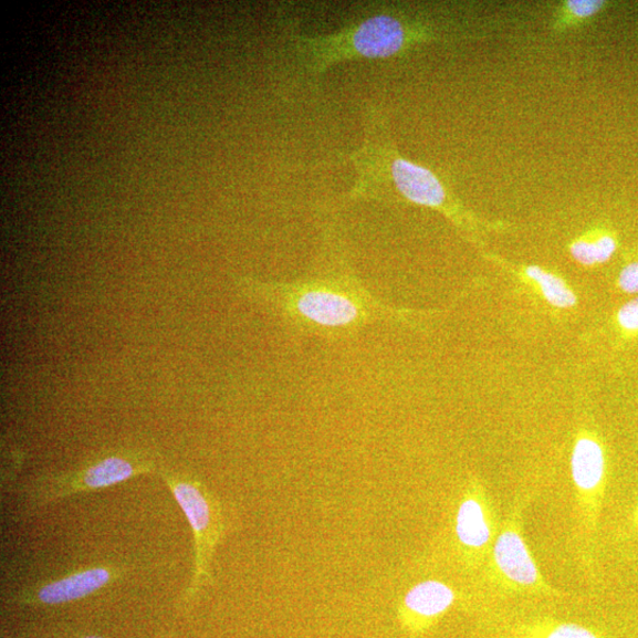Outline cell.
Wrapping results in <instances>:
<instances>
[{"label":"cell","instance_id":"1","mask_svg":"<svg viewBox=\"0 0 638 638\" xmlns=\"http://www.w3.org/2000/svg\"><path fill=\"white\" fill-rule=\"evenodd\" d=\"M462 33L452 14L406 3H375L338 30L315 36L289 21L283 71L289 83L300 87L338 63L404 56L418 45L452 41Z\"/></svg>","mask_w":638,"mask_h":638},{"label":"cell","instance_id":"2","mask_svg":"<svg viewBox=\"0 0 638 638\" xmlns=\"http://www.w3.org/2000/svg\"><path fill=\"white\" fill-rule=\"evenodd\" d=\"M239 287L249 297L273 307L289 324L323 336H347L367 324L404 317L401 310L376 300L348 273H331L295 283L243 279Z\"/></svg>","mask_w":638,"mask_h":638},{"label":"cell","instance_id":"3","mask_svg":"<svg viewBox=\"0 0 638 638\" xmlns=\"http://www.w3.org/2000/svg\"><path fill=\"white\" fill-rule=\"evenodd\" d=\"M348 159L356 171L349 199H401L437 210L463 230L478 228L474 217L433 170L402 157L391 139L383 111H368L364 142Z\"/></svg>","mask_w":638,"mask_h":638},{"label":"cell","instance_id":"4","mask_svg":"<svg viewBox=\"0 0 638 638\" xmlns=\"http://www.w3.org/2000/svg\"><path fill=\"white\" fill-rule=\"evenodd\" d=\"M572 472L583 525L593 529L606 475L605 452L597 440L585 436L578 438L572 458Z\"/></svg>","mask_w":638,"mask_h":638},{"label":"cell","instance_id":"5","mask_svg":"<svg viewBox=\"0 0 638 638\" xmlns=\"http://www.w3.org/2000/svg\"><path fill=\"white\" fill-rule=\"evenodd\" d=\"M496 573L512 586L523 589L546 588L540 568L523 538L519 520L508 521L492 552Z\"/></svg>","mask_w":638,"mask_h":638},{"label":"cell","instance_id":"6","mask_svg":"<svg viewBox=\"0 0 638 638\" xmlns=\"http://www.w3.org/2000/svg\"><path fill=\"white\" fill-rule=\"evenodd\" d=\"M495 519L485 490L471 485L457 513L456 533L466 556L480 558L489 554L495 536Z\"/></svg>","mask_w":638,"mask_h":638},{"label":"cell","instance_id":"7","mask_svg":"<svg viewBox=\"0 0 638 638\" xmlns=\"http://www.w3.org/2000/svg\"><path fill=\"white\" fill-rule=\"evenodd\" d=\"M456 593L440 581H425L406 594L402 602L404 623H430L453 606Z\"/></svg>","mask_w":638,"mask_h":638},{"label":"cell","instance_id":"8","mask_svg":"<svg viewBox=\"0 0 638 638\" xmlns=\"http://www.w3.org/2000/svg\"><path fill=\"white\" fill-rule=\"evenodd\" d=\"M171 490L187 515L188 522L191 523L196 532L198 554L197 566L198 573L205 571L207 562L206 544L207 537L210 536L209 529L211 526L212 512L209 502L201 494V492L188 482L169 481Z\"/></svg>","mask_w":638,"mask_h":638},{"label":"cell","instance_id":"9","mask_svg":"<svg viewBox=\"0 0 638 638\" xmlns=\"http://www.w3.org/2000/svg\"><path fill=\"white\" fill-rule=\"evenodd\" d=\"M111 579L106 568H92L71 577L50 583L40 592L39 598L45 605H60L93 594Z\"/></svg>","mask_w":638,"mask_h":638},{"label":"cell","instance_id":"10","mask_svg":"<svg viewBox=\"0 0 638 638\" xmlns=\"http://www.w3.org/2000/svg\"><path fill=\"white\" fill-rule=\"evenodd\" d=\"M616 250L617 239L607 230L586 233L571 245L574 260L586 266L607 263Z\"/></svg>","mask_w":638,"mask_h":638},{"label":"cell","instance_id":"11","mask_svg":"<svg viewBox=\"0 0 638 638\" xmlns=\"http://www.w3.org/2000/svg\"><path fill=\"white\" fill-rule=\"evenodd\" d=\"M134 463L121 457H109L103 459L84 470L81 485L84 489H103L125 481L136 474Z\"/></svg>","mask_w":638,"mask_h":638},{"label":"cell","instance_id":"12","mask_svg":"<svg viewBox=\"0 0 638 638\" xmlns=\"http://www.w3.org/2000/svg\"><path fill=\"white\" fill-rule=\"evenodd\" d=\"M605 0H564L552 15L551 31L563 33L588 23L607 7Z\"/></svg>","mask_w":638,"mask_h":638},{"label":"cell","instance_id":"13","mask_svg":"<svg viewBox=\"0 0 638 638\" xmlns=\"http://www.w3.org/2000/svg\"><path fill=\"white\" fill-rule=\"evenodd\" d=\"M525 273L530 280L540 285L550 304L562 308L572 307L576 304L577 300L573 291L554 273L546 272L538 266H529L525 269Z\"/></svg>","mask_w":638,"mask_h":638},{"label":"cell","instance_id":"14","mask_svg":"<svg viewBox=\"0 0 638 638\" xmlns=\"http://www.w3.org/2000/svg\"><path fill=\"white\" fill-rule=\"evenodd\" d=\"M617 320L620 326L628 332H638V299L632 300L619 308Z\"/></svg>","mask_w":638,"mask_h":638},{"label":"cell","instance_id":"15","mask_svg":"<svg viewBox=\"0 0 638 638\" xmlns=\"http://www.w3.org/2000/svg\"><path fill=\"white\" fill-rule=\"evenodd\" d=\"M546 638H597V636L577 625H561L552 629Z\"/></svg>","mask_w":638,"mask_h":638},{"label":"cell","instance_id":"16","mask_svg":"<svg viewBox=\"0 0 638 638\" xmlns=\"http://www.w3.org/2000/svg\"><path fill=\"white\" fill-rule=\"evenodd\" d=\"M618 284L627 293L638 292V262H631L620 271Z\"/></svg>","mask_w":638,"mask_h":638},{"label":"cell","instance_id":"17","mask_svg":"<svg viewBox=\"0 0 638 638\" xmlns=\"http://www.w3.org/2000/svg\"><path fill=\"white\" fill-rule=\"evenodd\" d=\"M85 638H101V637H94V636H92V637H85Z\"/></svg>","mask_w":638,"mask_h":638}]
</instances>
